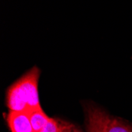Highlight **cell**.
<instances>
[{"instance_id": "1", "label": "cell", "mask_w": 132, "mask_h": 132, "mask_svg": "<svg viewBox=\"0 0 132 132\" xmlns=\"http://www.w3.org/2000/svg\"><path fill=\"white\" fill-rule=\"evenodd\" d=\"M40 73V70L34 67L10 86L6 93L10 111L29 112L41 107L38 95Z\"/></svg>"}, {"instance_id": "2", "label": "cell", "mask_w": 132, "mask_h": 132, "mask_svg": "<svg viewBox=\"0 0 132 132\" xmlns=\"http://www.w3.org/2000/svg\"><path fill=\"white\" fill-rule=\"evenodd\" d=\"M89 132H132V127L96 108L88 110Z\"/></svg>"}, {"instance_id": "3", "label": "cell", "mask_w": 132, "mask_h": 132, "mask_svg": "<svg viewBox=\"0 0 132 132\" xmlns=\"http://www.w3.org/2000/svg\"><path fill=\"white\" fill-rule=\"evenodd\" d=\"M6 119L11 132H34L29 112L10 111Z\"/></svg>"}, {"instance_id": "4", "label": "cell", "mask_w": 132, "mask_h": 132, "mask_svg": "<svg viewBox=\"0 0 132 132\" xmlns=\"http://www.w3.org/2000/svg\"><path fill=\"white\" fill-rule=\"evenodd\" d=\"M29 114L34 132H39L50 119V117L45 114L41 107L29 111Z\"/></svg>"}, {"instance_id": "5", "label": "cell", "mask_w": 132, "mask_h": 132, "mask_svg": "<svg viewBox=\"0 0 132 132\" xmlns=\"http://www.w3.org/2000/svg\"><path fill=\"white\" fill-rule=\"evenodd\" d=\"M39 132H61V122H58L56 119L50 118L45 126Z\"/></svg>"}, {"instance_id": "6", "label": "cell", "mask_w": 132, "mask_h": 132, "mask_svg": "<svg viewBox=\"0 0 132 132\" xmlns=\"http://www.w3.org/2000/svg\"><path fill=\"white\" fill-rule=\"evenodd\" d=\"M61 132H81L73 124L61 122Z\"/></svg>"}]
</instances>
